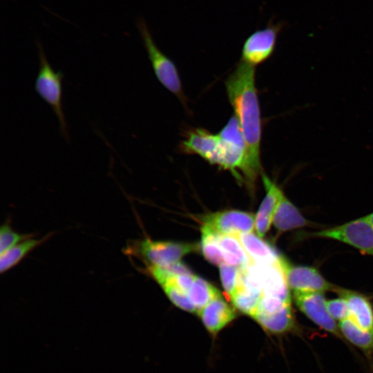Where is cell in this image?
<instances>
[{
	"instance_id": "1",
	"label": "cell",
	"mask_w": 373,
	"mask_h": 373,
	"mask_svg": "<svg viewBox=\"0 0 373 373\" xmlns=\"http://www.w3.org/2000/svg\"><path fill=\"white\" fill-rule=\"evenodd\" d=\"M255 66L242 61L228 76L225 86L246 144L244 182L252 186L260 172L262 124Z\"/></svg>"
},
{
	"instance_id": "2",
	"label": "cell",
	"mask_w": 373,
	"mask_h": 373,
	"mask_svg": "<svg viewBox=\"0 0 373 373\" xmlns=\"http://www.w3.org/2000/svg\"><path fill=\"white\" fill-rule=\"evenodd\" d=\"M39 59V68L35 82V89L40 97L45 101L56 115L60 128V133L64 139L69 140L67 122L62 106L61 71H55L49 64L44 50L37 42Z\"/></svg>"
},
{
	"instance_id": "3",
	"label": "cell",
	"mask_w": 373,
	"mask_h": 373,
	"mask_svg": "<svg viewBox=\"0 0 373 373\" xmlns=\"http://www.w3.org/2000/svg\"><path fill=\"white\" fill-rule=\"evenodd\" d=\"M198 245L194 243L157 241L144 239L126 247L124 252L142 258L149 267H167L180 262L186 254L196 251Z\"/></svg>"
},
{
	"instance_id": "4",
	"label": "cell",
	"mask_w": 373,
	"mask_h": 373,
	"mask_svg": "<svg viewBox=\"0 0 373 373\" xmlns=\"http://www.w3.org/2000/svg\"><path fill=\"white\" fill-rule=\"evenodd\" d=\"M137 27L157 79L164 88L175 95L185 105L186 97L175 65L158 49L143 19L139 20Z\"/></svg>"
},
{
	"instance_id": "5",
	"label": "cell",
	"mask_w": 373,
	"mask_h": 373,
	"mask_svg": "<svg viewBox=\"0 0 373 373\" xmlns=\"http://www.w3.org/2000/svg\"><path fill=\"white\" fill-rule=\"evenodd\" d=\"M218 135L223 151L221 168L229 171L239 182H244L246 144L235 115L229 119Z\"/></svg>"
},
{
	"instance_id": "6",
	"label": "cell",
	"mask_w": 373,
	"mask_h": 373,
	"mask_svg": "<svg viewBox=\"0 0 373 373\" xmlns=\"http://www.w3.org/2000/svg\"><path fill=\"white\" fill-rule=\"evenodd\" d=\"M307 236L341 241L373 256V225L365 216Z\"/></svg>"
},
{
	"instance_id": "7",
	"label": "cell",
	"mask_w": 373,
	"mask_h": 373,
	"mask_svg": "<svg viewBox=\"0 0 373 373\" xmlns=\"http://www.w3.org/2000/svg\"><path fill=\"white\" fill-rule=\"evenodd\" d=\"M280 265L288 288L293 292H325L336 291L338 287L329 283L314 267L294 265L281 256Z\"/></svg>"
},
{
	"instance_id": "8",
	"label": "cell",
	"mask_w": 373,
	"mask_h": 373,
	"mask_svg": "<svg viewBox=\"0 0 373 373\" xmlns=\"http://www.w3.org/2000/svg\"><path fill=\"white\" fill-rule=\"evenodd\" d=\"M281 28V23L271 21L266 28L251 34L244 42L240 60L255 66L269 59L275 50Z\"/></svg>"
},
{
	"instance_id": "9",
	"label": "cell",
	"mask_w": 373,
	"mask_h": 373,
	"mask_svg": "<svg viewBox=\"0 0 373 373\" xmlns=\"http://www.w3.org/2000/svg\"><path fill=\"white\" fill-rule=\"evenodd\" d=\"M294 298L300 311L314 324L338 338L342 337L336 321L329 313L323 292H294Z\"/></svg>"
},
{
	"instance_id": "10",
	"label": "cell",
	"mask_w": 373,
	"mask_h": 373,
	"mask_svg": "<svg viewBox=\"0 0 373 373\" xmlns=\"http://www.w3.org/2000/svg\"><path fill=\"white\" fill-rule=\"evenodd\" d=\"M180 148L184 153L198 155L209 163L221 166L222 146L218 134L204 128H193L187 132Z\"/></svg>"
},
{
	"instance_id": "11",
	"label": "cell",
	"mask_w": 373,
	"mask_h": 373,
	"mask_svg": "<svg viewBox=\"0 0 373 373\" xmlns=\"http://www.w3.org/2000/svg\"><path fill=\"white\" fill-rule=\"evenodd\" d=\"M204 226L222 235L239 236L255 229V216L239 210H226L205 216Z\"/></svg>"
},
{
	"instance_id": "12",
	"label": "cell",
	"mask_w": 373,
	"mask_h": 373,
	"mask_svg": "<svg viewBox=\"0 0 373 373\" xmlns=\"http://www.w3.org/2000/svg\"><path fill=\"white\" fill-rule=\"evenodd\" d=\"M262 180L267 193L255 216V229L261 238L267 233L273 223L275 211L283 193L264 173H262Z\"/></svg>"
},
{
	"instance_id": "13",
	"label": "cell",
	"mask_w": 373,
	"mask_h": 373,
	"mask_svg": "<svg viewBox=\"0 0 373 373\" xmlns=\"http://www.w3.org/2000/svg\"><path fill=\"white\" fill-rule=\"evenodd\" d=\"M197 313L211 334L218 333L236 317L234 310L221 296L211 300Z\"/></svg>"
},
{
	"instance_id": "14",
	"label": "cell",
	"mask_w": 373,
	"mask_h": 373,
	"mask_svg": "<svg viewBox=\"0 0 373 373\" xmlns=\"http://www.w3.org/2000/svg\"><path fill=\"white\" fill-rule=\"evenodd\" d=\"M336 291L347 302L349 318L361 328L373 332V308L367 298L359 293L339 287Z\"/></svg>"
},
{
	"instance_id": "15",
	"label": "cell",
	"mask_w": 373,
	"mask_h": 373,
	"mask_svg": "<svg viewBox=\"0 0 373 373\" xmlns=\"http://www.w3.org/2000/svg\"><path fill=\"white\" fill-rule=\"evenodd\" d=\"M251 260L260 265H273L279 262L280 256L270 244L252 232L238 236Z\"/></svg>"
},
{
	"instance_id": "16",
	"label": "cell",
	"mask_w": 373,
	"mask_h": 373,
	"mask_svg": "<svg viewBox=\"0 0 373 373\" xmlns=\"http://www.w3.org/2000/svg\"><path fill=\"white\" fill-rule=\"evenodd\" d=\"M273 224L280 232L288 231L311 225L307 220L283 193L275 211Z\"/></svg>"
},
{
	"instance_id": "17",
	"label": "cell",
	"mask_w": 373,
	"mask_h": 373,
	"mask_svg": "<svg viewBox=\"0 0 373 373\" xmlns=\"http://www.w3.org/2000/svg\"><path fill=\"white\" fill-rule=\"evenodd\" d=\"M218 240L225 263L241 268L253 262L238 236L218 234Z\"/></svg>"
},
{
	"instance_id": "18",
	"label": "cell",
	"mask_w": 373,
	"mask_h": 373,
	"mask_svg": "<svg viewBox=\"0 0 373 373\" xmlns=\"http://www.w3.org/2000/svg\"><path fill=\"white\" fill-rule=\"evenodd\" d=\"M51 233L41 238H30L0 255V272L3 274L18 265L30 252L47 240Z\"/></svg>"
},
{
	"instance_id": "19",
	"label": "cell",
	"mask_w": 373,
	"mask_h": 373,
	"mask_svg": "<svg viewBox=\"0 0 373 373\" xmlns=\"http://www.w3.org/2000/svg\"><path fill=\"white\" fill-rule=\"evenodd\" d=\"M338 327L342 336L366 355L373 353V332L361 328L349 318L340 321Z\"/></svg>"
},
{
	"instance_id": "20",
	"label": "cell",
	"mask_w": 373,
	"mask_h": 373,
	"mask_svg": "<svg viewBox=\"0 0 373 373\" xmlns=\"http://www.w3.org/2000/svg\"><path fill=\"white\" fill-rule=\"evenodd\" d=\"M254 318L267 331L274 334L287 332L294 327L291 305L268 315H256Z\"/></svg>"
},
{
	"instance_id": "21",
	"label": "cell",
	"mask_w": 373,
	"mask_h": 373,
	"mask_svg": "<svg viewBox=\"0 0 373 373\" xmlns=\"http://www.w3.org/2000/svg\"><path fill=\"white\" fill-rule=\"evenodd\" d=\"M187 295L197 312L211 300L221 296L220 292L213 285L196 276Z\"/></svg>"
},
{
	"instance_id": "22",
	"label": "cell",
	"mask_w": 373,
	"mask_h": 373,
	"mask_svg": "<svg viewBox=\"0 0 373 373\" xmlns=\"http://www.w3.org/2000/svg\"><path fill=\"white\" fill-rule=\"evenodd\" d=\"M201 233L200 249L204 258L216 265L224 263V255L218 240V233L204 225L201 227Z\"/></svg>"
},
{
	"instance_id": "23",
	"label": "cell",
	"mask_w": 373,
	"mask_h": 373,
	"mask_svg": "<svg viewBox=\"0 0 373 373\" xmlns=\"http://www.w3.org/2000/svg\"><path fill=\"white\" fill-rule=\"evenodd\" d=\"M261 296V292L240 287L230 298L233 306L239 311L253 317L256 312Z\"/></svg>"
},
{
	"instance_id": "24",
	"label": "cell",
	"mask_w": 373,
	"mask_h": 373,
	"mask_svg": "<svg viewBox=\"0 0 373 373\" xmlns=\"http://www.w3.org/2000/svg\"><path fill=\"white\" fill-rule=\"evenodd\" d=\"M170 300L178 307L189 312H197L188 295L175 285L171 280L160 283Z\"/></svg>"
},
{
	"instance_id": "25",
	"label": "cell",
	"mask_w": 373,
	"mask_h": 373,
	"mask_svg": "<svg viewBox=\"0 0 373 373\" xmlns=\"http://www.w3.org/2000/svg\"><path fill=\"white\" fill-rule=\"evenodd\" d=\"M219 267L222 287L231 298L240 286V268L225 262Z\"/></svg>"
},
{
	"instance_id": "26",
	"label": "cell",
	"mask_w": 373,
	"mask_h": 373,
	"mask_svg": "<svg viewBox=\"0 0 373 373\" xmlns=\"http://www.w3.org/2000/svg\"><path fill=\"white\" fill-rule=\"evenodd\" d=\"M32 237V234L17 232L8 223L3 224L0 229V255L3 254L21 242Z\"/></svg>"
},
{
	"instance_id": "27",
	"label": "cell",
	"mask_w": 373,
	"mask_h": 373,
	"mask_svg": "<svg viewBox=\"0 0 373 373\" xmlns=\"http://www.w3.org/2000/svg\"><path fill=\"white\" fill-rule=\"evenodd\" d=\"M327 307L331 316L338 322L349 318V310L346 300L340 296L327 301Z\"/></svg>"
},
{
	"instance_id": "28",
	"label": "cell",
	"mask_w": 373,
	"mask_h": 373,
	"mask_svg": "<svg viewBox=\"0 0 373 373\" xmlns=\"http://www.w3.org/2000/svg\"><path fill=\"white\" fill-rule=\"evenodd\" d=\"M365 218L370 221V222L373 225V213L368 214Z\"/></svg>"
}]
</instances>
